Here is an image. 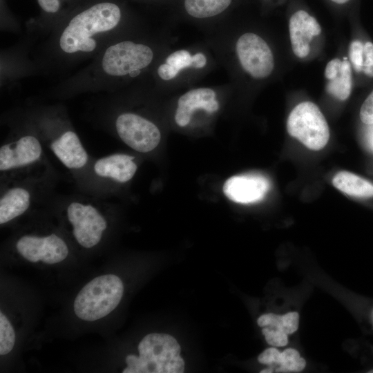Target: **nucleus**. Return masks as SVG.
<instances>
[{
  "mask_svg": "<svg viewBox=\"0 0 373 373\" xmlns=\"http://www.w3.org/2000/svg\"><path fill=\"white\" fill-rule=\"evenodd\" d=\"M233 0H184L186 16L196 21H209L218 19L230 7Z\"/></svg>",
  "mask_w": 373,
  "mask_h": 373,
  "instance_id": "19",
  "label": "nucleus"
},
{
  "mask_svg": "<svg viewBox=\"0 0 373 373\" xmlns=\"http://www.w3.org/2000/svg\"><path fill=\"white\" fill-rule=\"evenodd\" d=\"M139 356L128 355L123 373H182L184 361L181 348L171 335L151 333L138 345Z\"/></svg>",
  "mask_w": 373,
  "mask_h": 373,
  "instance_id": "10",
  "label": "nucleus"
},
{
  "mask_svg": "<svg viewBox=\"0 0 373 373\" xmlns=\"http://www.w3.org/2000/svg\"><path fill=\"white\" fill-rule=\"evenodd\" d=\"M359 115L363 123L373 124V90L363 103Z\"/></svg>",
  "mask_w": 373,
  "mask_h": 373,
  "instance_id": "26",
  "label": "nucleus"
},
{
  "mask_svg": "<svg viewBox=\"0 0 373 373\" xmlns=\"http://www.w3.org/2000/svg\"><path fill=\"white\" fill-rule=\"evenodd\" d=\"M370 319H371V323H372V324L373 325V309H372V311L371 312V314H370Z\"/></svg>",
  "mask_w": 373,
  "mask_h": 373,
  "instance_id": "32",
  "label": "nucleus"
},
{
  "mask_svg": "<svg viewBox=\"0 0 373 373\" xmlns=\"http://www.w3.org/2000/svg\"><path fill=\"white\" fill-rule=\"evenodd\" d=\"M368 372L373 373V370H369Z\"/></svg>",
  "mask_w": 373,
  "mask_h": 373,
  "instance_id": "33",
  "label": "nucleus"
},
{
  "mask_svg": "<svg viewBox=\"0 0 373 373\" xmlns=\"http://www.w3.org/2000/svg\"><path fill=\"white\" fill-rule=\"evenodd\" d=\"M50 175L44 144L25 115L0 146V182Z\"/></svg>",
  "mask_w": 373,
  "mask_h": 373,
  "instance_id": "6",
  "label": "nucleus"
},
{
  "mask_svg": "<svg viewBox=\"0 0 373 373\" xmlns=\"http://www.w3.org/2000/svg\"><path fill=\"white\" fill-rule=\"evenodd\" d=\"M370 144L371 146V148L373 149V133L370 135L369 139Z\"/></svg>",
  "mask_w": 373,
  "mask_h": 373,
  "instance_id": "31",
  "label": "nucleus"
},
{
  "mask_svg": "<svg viewBox=\"0 0 373 373\" xmlns=\"http://www.w3.org/2000/svg\"><path fill=\"white\" fill-rule=\"evenodd\" d=\"M287 129L291 137L313 151L323 149L330 135L323 114L311 102H301L292 109L287 121Z\"/></svg>",
  "mask_w": 373,
  "mask_h": 373,
  "instance_id": "14",
  "label": "nucleus"
},
{
  "mask_svg": "<svg viewBox=\"0 0 373 373\" xmlns=\"http://www.w3.org/2000/svg\"><path fill=\"white\" fill-rule=\"evenodd\" d=\"M95 196L69 195L52 200L71 227L75 241L82 247L91 249L102 240L108 228L104 214L107 203Z\"/></svg>",
  "mask_w": 373,
  "mask_h": 373,
  "instance_id": "7",
  "label": "nucleus"
},
{
  "mask_svg": "<svg viewBox=\"0 0 373 373\" xmlns=\"http://www.w3.org/2000/svg\"><path fill=\"white\" fill-rule=\"evenodd\" d=\"M111 123L117 137L137 152H151L161 141L158 125L141 113L128 109L119 111L113 115Z\"/></svg>",
  "mask_w": 373,
  "mask_h": 373,
  "instance_id": "13",
  "label": "nucleus"
},
{
  "mask_svg": "<svg viewBox=\"0 0 373 373\" xmlns=\"http://www.w3.org/2000/svg\"><path fill=\"white\" fill-rule=\"evenodd\" d=\"M270 186V182L265 176L248 173L229 178L224 184L223 192L233 202L251 204L262 200Z\"/></svg>",
  "mask_w": 373,
  "mask_h": 373,
  "instance_id": "15",
  "label": "nucleus"
},
{
  "mask_svg": "<svg viewBox=\"0 0 373 373\" xmlns=\"http://www.w3.org/2000/svg\"><path fill=\"white\" fill-rule=\"evenodd\" d=\"M15 342L14 329L6 318L0 312V354L6 355L12 350Z\"/></svg>",
  "mask_w": 373,
  "mask_h": 373,
  "instance_id": "24",
  "label": "nucleus"
},
{
  "mask_svg": "<svg viewBox=\"0 0 373 373\" xmlns=\"http://www.w3.org/2000/svg\"><path fill=\"white\" fill-rule=\"evenodd\" d=\"M57 175L0 182V224L25 215L39 204H50Z\"/></svg>",
  "mask_w": 373,
  "mask_h": 373,
  "instance_id": "8",
  "label": "nucleus"
},
{
  "mask_svg": "<svg viewBox=\"0 0 373 373\" xmlns=\"http://www.w3.org/2000/svg\"><path fill=\"white\" fill-rule=\"evenodd\" d=\"M257 323L262 327V333L268 344L274 347H284L288 343L287 335L298 329L299 314L296 312H290L284 315L265 314L258 318Z\"/></svg>",
  "mask_w": 373,
  "mask_h": 373,
  "instance_id": "17",
  "label": "nucleus"
},
{
  "mask_svg": "<svg viewBox=\"0 0 373 373\" xmlns=\"http://www.w3.org/2000/svg\"><path fill=\"white\" fill-rule=\"evenodd\" d=\"M137 170L135 157L116 153L92 158L77 185L93 196L108 195L113 187L129 182Z\"/></svg>",
  "mask_w": 373,
  "mask_h": 373,
  "instance_id": "11",
  "label": "nucleus"
},
{
  "mask_svg": "<svg viewBox=\"0 0 373 373\" xmlns=\"http://www.w3.org/2000/svg\"><path fill=\"white\" fill-rule=\"evenodd\" d=\"M333 185L343 193L354 197H373V184L349 171H342L332 178Z\"/></svg>",
  "mask_w": 373,
  "mask_h": 373,
  "instance_id": "21",
  "label": "nucleus"
},
{
  "mask_svg": "<svg viewBox=\"0 0 373 373\" xmlns=\"http://www.w3.org/2000/svg\"><path fill=\"white\" fill-rule=\"evenodd\" d=\"M84 0H37L40 9V26L53 30L59 22Z\"/></svg>",
  "mask_w": 373,
  "mask_h": 373,
  "instance_id": "20",
  "label": "nucleus"
},
{
  "mask_svg": "<svg viewBox=\"0 0 373 373\" xmlns=\"http://www.w3.org/2000/svg\"><path fill=\"white\" fill-rule=\"evenodd\" d=\"M172 43L168 30L135 28L108 43L88 66L64 82L58 91L69 95L127 88L144 79Z\"/></svg>",
  "mask_w": 373,
  "mask_h": 373,
  "instance_id": "1",
  "label": "nucleus"
},
{
  "mask_svg": "<svg viewBox=\"0 0 373 373\" xmlns=\"http://www.w3.org/2000/svg\"><path fill=\"white\" fill-rule=\"evenodd\" d=\"M204 41L219 65L232 77L238 71L253 80H265L275 67L274 52L268 42L253 31L234 33L224 23L203 30Z\"/></svg>",
  "mask_w": 373,
  "mask_h": 373,
  "instance_id": "3",
  "label": "nucleus"
},
{
  "mask_svg": "<svg viewBox=\"0 0 373 373\" xmlns=\"http://www.w3.org/2000/svg\"><path fill=\"white\" fill-rule=\"evenodd\" d=\"M48 235L25 234L18 238L15 248L26 260L38 262L41 260L45 253Z\"/></svg>",
  "mask_w": 373,
  "mask_h": 373,
  "instance_id": "22",
  "label": "nucleus"
},
{
  "mask_svg": "<svg viewBox=\"0 0 373 373\" xmlns=\"http://www.w3.org/2000/svg\"><path fill=\"white\" fill-rule=\"evenodd\" d=\"M271 372H274V370L269 367L267 368L263 369L262 370L260 371V373H271Z\"/></svg>",
  "mask_w": 373,
  "mask_h": 373,
  "instance_id": "29",
  "label": "nucleus"
},
{
  "mask_svg": "<svg viewBox=\"0 0 373 373\" xmlns=\"http://www.w3.org/2000/svg\"><path fill=\"white\" fill-rule=\"evenodd\" d=\"M124 293L121 279L115 275L99 276L88 283L74 301V311L86 321L99 320L113 312L119 305Z\"/></svg>",
  "mask_w": 373,
  "mask_h": 373,
  "instance_id": "12",
  "label": "nucleus"
},
{
  "mask_svg": "<svg viewBox=\"0 0 373 373\" xmlns=\"http://www.w3.org/2000/svg\"><path fill=\"white\" fill-rule=\"evenodd\" d=\"M137 28L119 2L84 0L52 30L50 53L62 64H73L95 57L111 41Z\"/></svg>",
  "mask_w": 373,
  "mask_h": 373,
  "instance_id": "2",
  "label": "nucleus"
},
{
  "mask_svg": "<svg viewBox=\"0 0 373 373\" xmlns=\"http://www.w3.org/2000/svg\"><path fill=\"white\" fill-rule=\"evenodd\" d=\"M364 44L359 40H354L349 47V56L352 64L356 72L363 70Z\"/></svg>",
  "mask_w": 373,
  "mask_h": 373,
  "instance_id": "25",
  "label": "nucleus"
},
{
  "mask_svg": "<svg viewBox=\"0 0 373 373\" xmlns=\"http://www.w3.org/2000/svg\"><path fill=\"white\" fill-rule=\"evenodd\" d=\"M333 2H335L338 4H343L348 2L350 0H332Z\"/></svg>",
  "mask_w": 373,
  "mask_h": 373,
  "instance_id": "30",
  "label": "nucleus"
},
{
  "mask_svg": "<svg viewBox=\"0 0 373 373\" xmlns=\"http://www.w3.org/2000/svg\"><path fill=\"white\" fill-rule=\"evenodd\" d=\"M204 41L167 49L142 81L156 94L171 93L194 86L218 66Z\"/></svg>",
  "mask_w": 373,
  "mask_h": 373,
  "instance_id": "4",
  "label": "nucleus"
},
{
  "mask_svg": "<svg viewBox=\"0 0 373 373\" xmlns=\"http://www.w3.org/2000/svg\"><path fill=\"white\" fill-rule=\"evenodd\" d=\"M48 149L66 169L78 185L92 159L73 126L66 110L59 106L35 108L26 115Z\"/></svg>",
  "mask_w": 373,
  "mask_h": 373,
  "instance_id": "5",
  "label": "nucleus"
},
{
  "mask_svg": "<svg viewBox=\"0 0 373 373\" xmlns=\"http://www.w3.org/2000/svg\"><path fill=\"white\" fill-rule=\"evenodd\" d=\"M258 359L260 363L272 368L274 372H298L306 365L305 360L293 348H287L282 352L274 347L267 348Z\"/></svg>",
  "mask_w": 373,
  "mask_h": 373,
  "instance_id": "18",
  "label": "nucleus"
},
{
  "mask_svg": "<svg viewBox=\"0 0 373 373\" xmlns=\"http://www.w3.org/2000/svg\"><path fill=\"white\" fill-rule=\"evenodd\" d=\"M352 89V75L350 63L344 57L338 73L326 84L327 92L335 98L344 101L350 95Z\"/></svg>",
  "mask_w": 373,
  "mask_h": 373,
  "instance_id": "23",
  "label": "nucleus"
},
{
  "mask_svg": "<svg viewBox=\"0 0 373 373\" xmlns=\"http://www.w3.org/2000/svg\"><path fill=\"white\" fill-rule=\"evenodd\" d=\"M365 75L370 77H373V65L369 66H363L362 70Z\"/></svg>",
  "mask_w": 373,
  "mask_h": 373,
  "instance_id": "28",
  "label": "nucleus"
},
{
  "mask_svg": "<svg viewBox=\"0 0 373 373\" xmlns=\"http://www.w3.org/2000/svg\"><path fill=\"white\" fill-rule=\"evenodd\" d=\"M231 84L193 86L174 98L173 122L180 128L204 126L220 111Z\"/></svg>",
  "mask_w": 373,
  "mask_h": 373,
  "instance_id": "9",
  "label": "nucleus"
},
{
  "mask_svg": "<svg viewBox=\"0 0 373 373\" xmlns=\"http://www.w3.org/2000/svg\"><path fill=\"white\" fill-rule=\"evenodd\" d=\"M289 30L294 55L299 58H304L309 53V43L313 37L321 34V27L314 17L301 10L291 17Z\"/></svg>",
  "mask_w": 373,
  "mask_h": 373,
  "instance_id": "16",
  "label": "nucleus"
},
{
  "mask_svg": "<svg viewBox=\"0 0 373 373\" xmlns=\"http://www.w3.org/2000/svg\"><path fill=\"white\" fill-rule=\"evenodd\" d=\"M364 61L363 66L373 65V43L367 41L364 44L363 50Z\"/></svg>",
  "mask_w": 373,
  "mask_h": 373,
  "instance_id": "27",
  "label": "nucleus"
}]
</instances>
